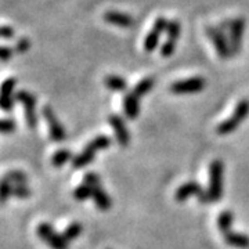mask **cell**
I'll list each match as a JSON object with an SVG mask.
<instances>
[{
	"mask_svg": "<svg viewBox=\"0 0 249 249\" xmlns=\"http://www.w3.org/2000/svg\"><path fill=\"white\" fill-rule=\"evenodd\" d=\"M14 34H16L14 28L9 27V25H3V28H1V37L3 39H13Z\"/></svg>",
	"mask_w": 249,
	"mask_h": 249,
	"instance_id": "cell-31",
	"label": "cell"
},
{
	"mask_svg": "<svg viewBox=\"0 0 249 249\" xmlns=\"http://www.w3.org/2000/svg\"><path fill=\"white\" fill-rule=\"evenodd\" d=\"M93 188V199L96 202V206H97L100 211H108L111 206H112V201L111 198L108 196V194L103 190L101 184H97V186L91 187Z\"/></svg>",
	"mask_w": 249,
	"mask_h": 249,
	"instance_id": "cell-17",
	"label": "cell"
},
{
	"mask_svg": "<svg viewBox=\"0 0 249 249\" xmlns=\"http://www.w3.org/2000/svg\"><path fill=\"white\" fill-rule=\"evenodd\" d=\"M103 19L109 24V25H115L118 28H130L133 27L134 19L129 14H124L116 10H108L103 14Z\"/></svg>",
	"mask_w": 249,
	"mask_h": 249,
	"instance_id": "cell-13",
	"label": "cell"
},
{
	"mask_svg": "<svg viewBox=\"0 0 249 249\" xmlns=\"http://www.w3.org/2000/svg\"><path fill=\"white\" fill-rule=\"evenodd\" d=\"M85 183L90 187H94V186H97V184H101L100 178H98L94 172H89V173H86V175H85Z\"/></svg>",
	"mask_w": 249,
	"mask_h": 249,
	"instance_id": "cell-30",
	"label": "cell"
},
{
	"mask_svg": "<svg viewBox=\"0 0 249 249\" xmlns=\"http://www.w3.org/2000/svg\"><path fill=\"white\" fill-rule=\"evenodd\" d=\"M223 172L224 165L222 160H216L209 166V190L208 194L211 198V202H217L223 196Z\"/></svg>",
	"mask_w": 249,
	"mask_h": 249,
	"instance_id": "cell-3",
	"label": "cell"
},
{
	"mask_svg": "<svg viewBox=\"0 0 249 249\" xmlns=\"http://www.w3.org/2000/svg\"><path fill=\"white\" fill-rule=\"evenodd\" d=\"M17 85L16 78H9L3 82L1 85V108L3 111L9 112L14 107V89Z\"/></svg>",
	"mask_w": 249,
	"mask_h": 249,
	"instance_id": "cell-14",
	"label": "cell"
},
{
	"mask_svg": "<svg viewBox=\"0 0 249 249\" xmlns=\"http://www.w3.org/2000/svg\"><path fill=\"white\" fill-rule=\"evenodd\" d=\"M180 32H181V25L178 19H172L169 21V27H168V39L165 40V43L160 47V55L163 58H169L172 54L176 50V43H178V37H180Z\"/></svg>",
	"mask_w": 249,
	"mask_h": 249,
	"instance_id": "cell-10",
	"label": "cell"
},
{
	"mask_svg": "<svg viewBox=\"0 0 249 249\" xmlns=\"http://www.w3.org/2000/svg\"><path fill=\"white\" fill-rule=\"evenodd\" d=\"M245 18L237 17L231 19L229 31H230V49L232 55H237L241 52L242 47V37L245 32Z\"/></svg>",
	"mask_w": 249,
	"mask_h": 249,
	"instance_id": "cell-9",
	"label": "cell"
},
{
	"mask_svg": "<svg viewBox=\"0 0 249 249\" xmlns=\"http://www.w3.org/2000/svg\"><path fill=\"white\" fill-rule=\"evenodd\" d=\"M139 100L133 94V91L126 93L124 97V115L129 119H136L139 114H140V104Z\"/></svg>",
	"mask_w": 249,
	"mask_h": 249,
	"instance_id": "cell-16",
	"label": "cell"
},
{
	"mask_svg": "<svg viewBox=\"0 0 249 249\" xmlns=\"http://www.w3.org/2000/svg\"><path fill=\"white\" fill-rule=\"evenodd\" d=\"M11 54H13V50H11V47L3 46V47H1V52H0V58H1V61H3V62L9 61L10 58H11Z\"/></svg>",
	"mask_w": 249,
	"mask_h": 249,
	"instance_id": "cell-32",
	"label": "cell"
},
{
	"mask_svg": "<svg viewBox=\"0 0 249 249\" xmlns=\"http://www.w3.org/2000/svg\"><path fill=\"white\" fill-rule=\"evenodd\" d=\"M111 145V139L107 136H97L85 147V150L80 152L79 155L73 157L72 160V166L75 169H82L86 165H89L91 160H94V154L100 150H106Z\"/></svg>",
	"mask_w": 249,
	"mask_h": 249,
	"instance_id": "cell-1",
	"label": "cell"
},
{
	"mask_svg": "<svg viewBox=\"0 0 249 249\" xmlns=\"http://www.w3.org/2000/svg\"><path fill=\"white\" fill-rule=\"evenodd\" d=\"M160 34H162V32H160V31H157V29L152 28L151 31H150V34L145 36V40H144V45H142V49H144L145 53H152V52L158 47V45H160Z\"/></svg>",
	"mask_w": 249,
	"mask_h": 249,
	"instance_id": "cell-20",
	"label": "cell"
},
{
	"mask_svg": "<svg viewBox=\"0 0 249 249\" xmlns=\"http://www.w3.org/2000/svg\"><path fill=\"white\" fill-rule=\"evenodd\" d=\"M37 235L52 249H68V242L60 234H55L49 223H40L37 226Z\"/></svg>",
	"mask_w": 249,
	"mask_h": 249,
	"instance_id": "cell-7",
	"label": "cell"
},
{
	"mask_svg": "<svg viewBox=\"0 0 249 249\" xmlns=\"http://www.w3.org/2000/svg\"><path fill=\"white\" fill-rule=\"evenodd\" d=\"M108 122L115 130L116 140L119 142V145L121 147H127L129 142H130V134H129V130H127V127L124 124V119L119 115L114 114V115L108 116Z\"/></svg>",
	"mask_w": 249,
	"mask_h": 249,
	"instance_id": "cell-12",
	"label": "cell"
},
{
	"mask_svg": "<svg viewBox=\"0 0 249 249\" xmlns=\"http://www.w3.org/2000/svg\"><path fill=\"white\" fill-rule=\"evenodd\" d=\"M205 31H206L208 37L211 39V42L213 43V47L214 50H216V53H217V57H219L220 60H227V58H230L232 55L231 49H230V43L227 42L226 36L223 34L222 28L209 27V25H208V27L205 28Z\"/></svg>",
	"mask_w": 249,
	"mask_h": 249,
	"instance_id": "cell-5",
	"label": "cell"
},
{
	"mask_svg": "<svg viewBox=\"0 0 249 249\" xmlns=\"http://www.w3.org/2000/svg\"><path fill=\"white\" fill-rule=\"evenodd\" d=\"M0 191H1V202L4 204L10 196H13V186H11V183H10L7 178H3Z\"/></svg>",
	"mask_w": 249,
	"mask_h": 249,
	"instance_id": "cell-27",
	"label": "cell"
},
{
	"mask_svg": "<svg viewBox=\"0 0 249 249\" xmlns=\"http://www.w3.org/2000/svg\"><path fill=\"white\" fill-rule=\"evenodd\" d=\"M4 178H7L10 183H14V184H27L28 178L24 172H19V170H14V172H10L7 173Z\"/></svg>",
	"mask_w": 249,
	"mask_h": 249,
	"instance_id": "cell-25",
	"label": "cell"
},
{
	"mask_svg": "<svg viewBox=\"0 0 249 249\" xmlns=\"http://www.w3.org/2000/svg\"><path fill=\"white\" fill-rule=\"evenodd\" d=\"M42 114L45 116L46 122L49 124V130H50V139L55 142H60L62 140H65L67 133L62 127V124H60L58 118L54 114L53 108L50 106H43L42 108Z\"/></svg>",
	"mask_w": 249,
	"mask_h": 249,
	"instance_id": "cell-11",
	"label": "cell"
},
{
	"mask_svg": "<svg viewBox=\"0 0 249 249\" xmlns=\"http://www.w3.org/2000/svg\"><path fill=\"white\" fill-rule=\"evenodd\" d=\"M196 196L201 204H212L208 191H205L204 187L199 186L196 181H188V183H184L183 186L178 187V191L175 193V199L178 202H184L186 199H188V196Z\"/></svg>",
	"mask_w": 249,
	"mask_h": 249,
	"instance_id": "cell-4",
	"label": "cell"
},
{
	"mask_svg": "<svg viewBox=\"0 0 249 249\" xmlns=\"http://www.w3.org/2000/svg\"><path fill=\"white\" fill-rule=\"evenodd\" d=\"M249 115V100L248 98H242L238 101V104L235 106L234 114L230 118H227L226 121H223L222 124L216 127V133L220 136L232 133L234 130H237V127L240 126L241 122H244Z\"/></svg>",
	"mask_w": 249,
	"mask_h": 249,
	"instance_id": "cell-2",
	"label": "cell"
},
{
	"mask_svg": "<svg viewBox=\"0 0 249 249\" xmlns=\"http://www.w3.org/2000/svg\"><path fill=\"white\" fill-rule=\"evenodd\" d=\"M90 196L93 198V188L88 186L86 183L82 184V186L76 187L75 191H73V198L78 199V201H85V199H89Z\"/></svg>",
	"mask_w": 249,
	"mask_h": 249,
	"instance_id": "cell-24",
	"label": "cell"
},
{
	"mask_svg": "<svg viewBox=\"0 0 249 249\" xmlns=\"http://www.w3.org/2000/svg\"><path fill=\"white\" fill-rule=\"evenodd\" d=\"M16 100L19 101L25 108V121L29 129H35L37 126V115H36V97L27 90H19L16 94Z\"/></svg>",
	"mask_w": 249,
	"mask_h": 249,
	"instance_id": "cell-6",
	"label": "cell"
},
{
	"mask_svg": "<svg viewBox=\"0 0 249 249\" xmlns=\"http://www.w3.org/2000/svg\"><path fill=\"white\" fill-rule=\"evenodd\" d=\"M154 85H155L154 78L148 76V78H144V79L140 80V82L134 86V89L132 90V91H133V94L136 97L142 98L151 91V89L154 88Z\"/></svg>",
	"mask_w": 249,
	"mask_h": 249,
	"instance_id": "cell-19",
	"label": "cell"
},
{
	"mask_svg": "<svg viewBox=\"0 0 249 249\" xmlns=\"http://www.w3.org/2000/svg\"><path fill=\"white\" fill-rule=\"evenodd\" d=\"M224 241L229 247L238 249H249V237L247 234H241V232L227 231L223 234Z\"/></svg>",
	"mask_w": 249,
	"mask_h": 249,
	"instance_id": "cell-15",
	"label": "cell"
},
{
	"mask_svg": "<svg viewBox=\"0 0 249 249\" xmlns=\"http://www.w3.org/2000/svg\"><path fill=\"white\" fill-rule=\"evenodd\" d=\"M29 49H31V40L28 37H25V36H22L21 39H18V42L14 46V52L18 54L27 53Z\"/></svg>",
	"mask_w": 249,
	"mask_h": 249,
	"instance_id": "cell-28",
	"label": "cell"
},
{
	"mask_svg": "<svg viewBox=\"0 0 249 249\" xmlns=\"http://www.w3.org/2000/svg\"><path fill=\"white\" fill-rule=\"evenodd\" d=\"M104 85L107 86V89L112 90V91H119V93H124L127 90V82L118 75H107L104 78Z\"/></svg>",
	"mask_w": 249,
	"mask_h": 249,
	"instance_id": "cell-18",
	"label": "cell"
},
{
	"mask_svg": "<svg viewBox=\"0 0 249 249\" xmlns=\"http://www.w3.org/2000/svg\"><path fill=\"white\" fill-rule=\"evenodd\" d=\"M82 230H83L82 224L78 222H73V223H71V224H70V226H68L65 230H64V232H62L61 235L64 237V240L70 244L72 240H75V238H78V237H79Z\"/></svg>",
	"mask_w": 249,
	"mask_h": 249,
	"instance_id": "cell-23",
	"label": "cell"
},
{
	"mask_svg": "<svg viewBox=\"0 0 249 249\" xmlns=\"http://www.w3.org/2000/svg\"><path fill=\"white\" fill-rule=\"evenodd\" d=\"M72 155L73 154L70 150H58V151L54 152L53 158H52V165L55 168H61L62 165H65L68 160H73Z\"/></svg>",
	"mask_w": 249,
	"mask_h": 249,
	"instance_id": "cell-22",
	"label": "cell"
},
{
	"mask_svg": "<svg viewBox=\"0 0 249 249\" xmlns=\"http://www.w3.org/2000/svg\"><path fill=\"white\" fill-rule=\"evenodd\" d=\"M206 85L204 78L201 76H194L190 79L178 80L175 83L170 85V91L173 94H193V93H198L202 91Z\"/></svg>",
	"mask_w": 249,
	"mask_h": 249,
	"instance_id": "cell-8",
	"label": "cell"
},
{
	"mask_svg": "<svg viewBox=\"0 0 249 249\" xmlns=\"http://www.w3.org/2000/svg\"><path fill=\"white\" fill-rule=\"evenodd\" d=\"M13 196H17L19 199H25L31 196V190L27 184H14L13 186Z\"/></svg>",
	"mask_w": 249,
	"mask_h": 249,
	"instance_id": "cell-26",
	"label": "cell"
},
{
	"mask_svg": "<svg viewBox=\"0 0 249 249\" xmlns=\"http://www.w3.org/2000/svg\"><path fill=\"white\" fill-rule=\"evenodd\" d=\"M14 130H16V122H14V119L4 118V119L1 121V132H3V134L11 133V132H14Z\"/></svg>",
	"mask_w": 249,
	"mask_h": 249,
	"instance_id": "cell-29",
	"label": "cell"
},
{
	"mask_svg": "<svg viewBox=\"0 0 249 249\" xmlns=\"http://www.w3.org/2000/svg\"><path fill=\"white\" fill-rule=\"evenodd\" d=\"M232 222H234V213H232L231 211H224L217 217V227L224 234V232L231 230Z\"/></svg>",
	"mask_w": 249,
	"mask_h": 249,
	"instance_id": "cell-21",
	"label": "cell"
}]
</instances>
